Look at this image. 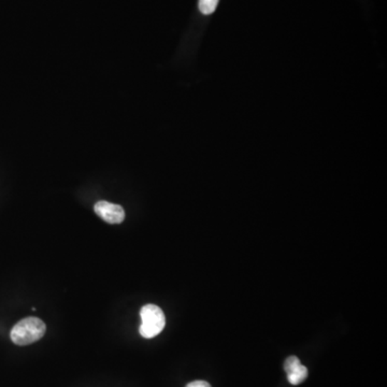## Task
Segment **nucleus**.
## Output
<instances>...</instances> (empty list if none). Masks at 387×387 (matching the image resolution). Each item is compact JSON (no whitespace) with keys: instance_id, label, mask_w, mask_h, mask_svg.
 Segmentation results:
<instances>
[{"instance_id":"obj_1","label":"nucleus","mask_w":387,"mask_h":387,"mask_svg":"<svg viewBox=\"0 0 387 387\" xmlns=\"http://www.w3.org/2000/svg\"><path fill=\"white\" fill-rule=\"evenodd\" d=\"M46 326L38 317H26L18 322L10 332V336L16 346H28L38 341L46 334Z\"/></svg>"},{"instance_id":"obj_2","label":"nucleus","mask_w":387,"mask_h":387,"mask_svg":"<svg viewBox=\"0 0 387 387\" xmlns=\"http://www.w3.org/2000/svg\"><path fill=\"white\" fill-rule=\"evenodd\" d=\"M141 325L139 332L145 339H152L163 332L166 325L165 314L159 307L147 304L140 311Z\"/></svg>"},{"instance_id":"obj_3","label":"nucleus","mask_w":387,"mask_h":387,"mask_svg":"<svg viewBox=\"0 0 387 387\" xmlns=\"http://www.w3.org/2000/svg\"><path fill=\"white\" fill-rule=\"evenodd\" d=\"M95 213L109 224H121L125 220L123 208L108 201H98L94 207Z\"/></svg>"},{"instance_id":"obj_4","label":"nucleus","mask_w":387,"mask_h":387,"mask_svg":"<svg viewBox=\"0 0 387 387\" xmlns=\"http://www.w3.org/2000/svg\"><path fill=\"white\" fill-rule=\"evenodd\" d=\"M284 370L287 374L288 382L292 385H299L308 378V369L302 365L298 357L290 356L284 363Z\"/></svg>"},{"instance_id":"obj_5","label":"nucleus","mask_w":387,"mask_h":387,"mask_svg":"<svg viewBox=\"0 0 387 387\" xmlns=\"http://www.w3.org/2000/svg\"><path fill=\"white\" fill-rule=\"evenodd\" d=\"M218 0H199V10L201 14H213L218 7Z\"/></svg>"},{"instance_id":"obj_6","label":"nucleus","mask_w":387,"mask_h":387,"mask_svg":"<svg viewBox=\"0 0 387 387\" xmlns=\"http://www.w3.org/2000/svg\"><path fill=\"white\" fill-rule=\"evenodd\" d=\"M186 387H211V385L206 381H194L187 384Z\"/></svg>"}]
</instances>
